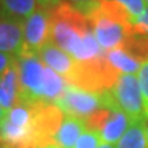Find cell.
<instances>
[{"instance_id": "cell-1", "label": "cell", "mask_w": 148, "mask_h": 148, "mask_svg": "<svg viewBox=\"0 0 148 148\" xmlns=\"http://www.w3.org/2000/svg\"><path fill=\"white\" fill-rule=\"evenodd\" d=\"M48 8L51 42L78 62L104 53L96 40L89 18L74 4L58 0Z\"/></svg>"}, {"instance_id": "cell-2", "label": "cell", "mask_w": 148, "mask_h": 148, "mask_svg": "<svg viewBox=\"0 0 148 148\" xmlns=\"http://www.w3.org/2000/svg\"><path fill=\"white\" fill-rule=\"evenodd\" d=\"M121 73H118L106 58V52L90 60H75L73 71L66 84L92 93H104L112 88Z\"/></svg>"}, {"instance_id": "cell-3", "label": "cell", "mask_w": 148, "mask_h": 148, "mask_svg": "<svg viewBox=\"0 0 148 148\" xmlns=\"http://www.w3.org/2000/svg\"><path fill=\"white\" fill-rule=\"evenodd\" d=\"M101 96L104 107L122 111L130 118V121L147 119L138 81L134 74H121L112 88L101 93Z\"/></svg>"}, {"instance_id": "cell-4", "label": "cell", "mask_w": 148, "mask_h": 148, "mask_svg": "<svg viewBox=\"0 0 148 148\" xmlns=\"http://www.w3.org/2000/svg\"><path fill=\"white\" fill-rule=\"evenodd\" d=\"M19 74V101L44 103V81L47 66L37 53L22 51L16 56Z\"/></svg>"}, {"instance_id": "cell-5", "label": "cell", "mask_w": 148, "mask_h": 148, "mask_svg": "<svg viewBox=\"0 0 148 148\" xmlns=\"http://www.w3.org/2000/svg\"><path fill=\"white\" fill-rule=\"evenodd\" d=\"M130 122V118L122 111L101 107L85 118L84 125L85 129L97 133L103 143L112 145L114 143H118V140L129 127Z\"/></svg>"}, {"instance_id": "cell-6", "label": "cell", "mask_w": 148, "mask_h": 148, "mask_svg": "<svg viewBox=\"0 0 148 148\" xmlns=\"http://www.w3.org/2000/svg\"><path fill=\"white\" fill-rule=\"evenodd\" d=\"M53 104L64 115L75 116L84 121L86 116L93 114L96 110L104 107V101H103L101 93L97 95V93L86 92V90L66 84L63 93L59 96V99Z\"/></svg>"}, {"instance_id": "cell-7", "label": "cell", "mask_w": 148, "mask_h": 148, "mask_svg": "<svg viewBox=\"0 0 148 148\" xmlns=\"http://www.w3.org/2000/svg\"><path fill=\"white\" fill-rule=\"evenodd\" d=\"M23 27V49L26 52L40 53L42 48L51 42L49 15L47 7H38L32 15L22 22Z\"/></svg>"}, {"instance_id": "cell-8", "label": "cell", "mask_w": 148, "mask_h": 148, "mask_svg": "<svg viewBox=\"0 0 148 148\" xmlns=\"http://www.w3.org/2000/svg\"><path fill=\"white\" fill-rule=\"evenodd\" d=\"M23 49L22 22L0 16V52L18 56Z\"/></svg>"}, {"instance_id": "cell-9", "label": "cell", "mask_w": 148, "mask_h": 148, "mask_svg": "<svg viewBox=\"0 0 148 148\" xmlns=\"http://www.w3.org/2000/svg\"><path fill=\"white\" fill-rule=\"evenodd\" d=\"M38 56L42 60V63L51 70H53L56 74H59L64 81L69 78V75L71 74L74 66H75V59L64 51H62L52 42H48L40 51Z\"/></svg>"}, {"instance_id": "cell-10", "label": "cell", "mask_w": 148, "mask_h": 148, "mask_svg": "<svg viewBox=\"0 0 148 148\" xmlns=\"http://www.w3.org/2000/svg\"><path fill=\"white\" fill-rule=\"evenodd\" d=\"M16 103H19V74L15 56V62L0 77V106L8 111Z\"/></svg>"}, {"instance_id": "cell-11", "label": "cell", "mask_w": 148, "mask_h": 148, "mask_svg": "<svg viewBox=\"0 0 148 148\" xmlns=\"http://www.w3.org/2000/svg\"><path fill=\"white\" fill-rule=\"evenodd\" d=\"M85 130L84 121L75 116L64 115L58 132L53 137L55 148H73L75 141Z\"/></svg>"}, {"instance_id": "cell-12", "label": "cell", "mask_w": 148, "mask_h": 148, "mask_svg": "<svg viewBox=\"0 0 148 148\" xmlns=\"http://www.w3.org/2000/svg\"><path fill=\"white\" fill-rule=\"evenodd\" d=\"M38 7L37 0H0V16L23 22Z\"/></svg>"}, {"instance_id": "cell-13", "label": "cell", "mask_w": 148, "mask_h": 148, "mask_svg": "<svg viewBox=\"0 0 148 148\" xmlns=\"http://www.w3.org/2000/svg\"><path fill=\"white\" fill-rule=\"evenodd\" d=\"M118 48L125 51L130 58H133L141 66L148 62V36L132 33L122 41Z\"/></svg>"}, {"instance_id": "cell-14", "label": "cell", "mask_w": 148, "mask_h": 148, "mask_svg": "<svg viewBox=\"0 0 148 148\" xmlns=\"http://www.w3.org/2000/svg\"><path fill=\"white\" fill-rule=\"evenodd\" d=\"M144 121H132L126 132L118 140L115 148H147Z\"/></svg>"}, {"instance_id": "cell-15", "label": "cell", "mask_w": 148, "mask_h": 148, "mask_svg": "<svg viewBox=\"0 0 148 148\" xmlns=\"http://www.w3.org/2000/svg\"><path fill=\"white\" fill-rule=\"evenodd\" d=\"M106 58L111 66L121 74H136L141 67V64L130 58L121 48L106 51Z\"/></svg>"}, {"instance_id": "cell-16", "label": "cell", "mask_w": 148, "mask_h": 148, "mask_svg": "<svg viewBox=\"0 0 148 148\" xmlns=\"http://www.w3.org/2000/svg\"><path fill=\"white\" fill-rule=\"evenodd\" d=\"M101 144H103V141L97 133L85 129L82 134L78 137V140L75 141L73 148H99Z\"/></svg>"}, {"instance_id": "cell-17", "label": "cell", "mask_w": 148, "mask_h": 148, "mask_svg": "<svg viewBox=\"0 0 148 148\" xmlns=\"http://www.w3.org/2000/svg\"><path fill=\"white\" fill-rule=\"evenodd\" d=\"M137 81H138V86H140V92H141L144 112H145V116L148 118V62L140 67Z\"/></svg>"}, {"instance_id": "cell-18", "label": "cell", "mask_w": 148, "mask_h": 148, "mask_svg": "<svg viewBox=\"0 0 148 148\" xmlns=\"http://www.w3.org/2000/svg\"><path fill=\"white\" fill-rule=\"evenodd\" d=\"M114 1L119 3L129 12V15L132 16L133 19L137 18L138 15H141L143 11L145 10V7H147L145 5L147 3L144 0H114Z\"/></svg>"}, {"instance_id": "cell-19", "label": "cell", "mask_w": 148, "mask_h": 148, "mask_svg": "<svg viewBox=\"0 0 148 148\" xmlns=\"http://www.w3.org/2000/svg\"><path fill=\"white\" fill-rule=\"evenodd\" d=\"M133 33L134 34H141V36H148V7L143 11L141 15L133 19L132 25Z\"/></svg>"}, {"instance_id": "cell-20", "label": "cell", "mask_w": 148, "mask_h": 148, "mask_svg": "<svg viewBox=\"0 0 148 148\" xmlns=\"http://www.w3.org/2000/svg\"><path fill=\"white\" fill-rule=\"evenodd\" d=\"M14 62H15V56L0 52V77H1V74L4 73Z\"/></svg>"}, {"instance_id": "cell-21", "label": "cell", "mask_w": 148, "mask_h": 148, "mask_svg": "<svg viewBox=\"0 0 148 148\" xmlns=\"http://www.w3.org/2000/svg\"><path fill=\"white\" fill-rule=\"evenodd\" d=\"M56 1H58V0H37V3H38L40 7H49L51 4L56 3Z\"/></svg>"}, {"instance_id": "cell-22", "label": "cell", "mask_w": 148, "mask_h": 148, "mask_svg": "<svg viewBox=\"0 0 148 148\" xmlns=\"http://www.w3.org/2000/svg\"><path fill=\"white\" fill-rule=\"evenodd\" d=\"M71 4H82V3H90V1H95V0H66Z\"/></svg>"}, {"instance_id": "cell-23", "label": "cell", "mask_w": 148, "mask_h": 148, "mask_svg": "<svg viewBox=\"0 0 148 148\" xmlns=\"http://www.w3.org/2000/svg\"><path fill=\"white\" fill-rule=\"evenodd\" d=\"M144 125H145V141H147V148H148V118L145 119Z\"/></svg>"}, {"instance_id": "cell-24", "label": "cell", "mask_w": 148, "mask_h": 148, "mask_svg": "<svg viewBox=\"0 0 148 148\" xmlns=\"http://www.w3.org/2000/svg\"><path fill=\"white\" fill-rule=\"evenodd\" d=\"M4 115H5V110L3 108V107L0 106V122L3 121V118H4Z\"/></svg>"}, {"instance_id": "cell-25", "label": "cell", "mask_w": 148, "mask_h": 148, "mask_svg": "<svg viewBox=\"0 0 148 148\" xmlns=\"http://www.w3.org/2000/svg\"><path fill=\"white\" fill-rule=\"evenodd\" d=\"M99 148H114V147H112L111 144H104V143H103V144H101V145H100V147H99Z\"/></svg>"}, {"instance_id": "cell-26", "label": "cell", "mask_w": 148, "mask_h": 148, "mask_svg": "<svg viewBox=\"0 0 148 148\" xmlns=\"http://www.w3.org/2000/svg\"><path fill=\"white\" fill-rule=\"evenodd\" d=\"M0 148H11V147H8V145H5V144H1V143H0Z\"/></svg>"}, {"instance_id": "cell-27", "label": "cell", "mask_w": 148, "mask_h": 148, "mask_svg": "<svg viewBox=\"0 0 148 148\" xmlns=\"http://www.w3.org/2000/svg\"><path fill=\"white\" fill-rule=\"evenodd\" d=\"M144 1H145V3H148V0H144Z\"/></svg>"}, {"instance_id": "cell-28", "label": "cell", "mask_w": 148, "mask_h": 148, "mask_svg": "<svg viewBox=\"0 0 148 148\" xmlns=\"http://www.w3.org/2000/svg\"><path fill=\"white\" fill-rule=\"evenodd\" d=\"M48 148H55V147H48Z\"/></svg>"}]
</instances>
